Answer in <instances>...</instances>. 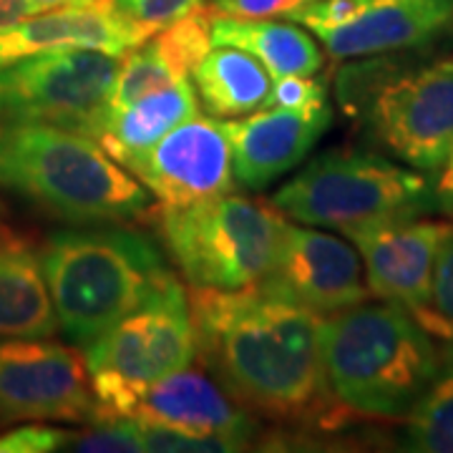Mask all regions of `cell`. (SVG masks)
Segmentation results:
<instances>
[{
  "instance_id": "1",
  "label": "cell",
  "mask_w": 453,
  "mask_h": 453,
  "mask_svg": "<svg viewBox=\"0 0 453 453\" xmlns=\"http://www.w3.org/2000/svg\"><path fill=\"white\" fill-rule=\"evenodd\" d=\"M196 356L242 405L280 421H312L327 403L323 318L255 288L189 295Z\"/></svg>"
},
{
  "instance_id": "2",
  "label": "cell",
  "mask_w": 453,
  "mask_h": 453,
  "mask_svg": "<svg viewBox=\"0 0 453 453\" xmlns=\"http://www.w3.org/2000/svg\"><path fill=\"white\" fill-rule=\"evenodd\" d=\"M325 386L342 411L405 421L441 368V350L418 318L388 300L357 303L323 318Z\"/></svg>"
},
{
  "instance_id": "3",
  "label": "cell",
  "mask_w": 453,
  "mask_h": 453,
  "mask_svg": "<svg viewBox=\"0 0 453 453\" xmlns=\"http://www.w3.org/2000/svg\"><path fill=\"white\" fill-rule=\"evenodd\" d=\"M0 187L71 225L151 210V192L96 139L49 124H0Z\"/></svg>"
},
{
  "instance_id": "4",
  "label": "cell",
  "mask_w": 453,
  "mask_h": 453,
  "mask_svg": "<svg viewBox=\"0 0 453 453\" xmlns=\"http://www.w3.org/2000/svg\"><path fill=\"white\" fill-rule=\"evenodd\" d=\"M38 255L58 327L76 348H86L174 277L162 250L127 226L61 229Z\"/></svg>"
},
{
  "instance_id": "5",
  "label": "cell",
  "mask_w": 453,
  "mask_h": 453,
  "mask_svg": "<svg viewBox=\"0 0 453 453\" xmlns=\"http://www.w3.org/2000/svg\"><path fill=\"white\" fill-rule=\"evenodd\" d=\"M335 96L378 149L426 174L453 151V61L365 56L340 68Z\"/></svg>"
},
{
  "instance_id": "6",
  "label": "cell",
  "mask_w": 453,
  "mask_h": 453,
  "mask_svg": "<svg viewBox=\"0 0 453 453\" xmlns=\"http://www.w3.org/2000/svg\"><path fill=\"white\" fill-rule=\"evenodd\" d=\"M270 202L295 222L342 234L453 210L431 174L365 149H330L315 157Z\"/></svg>"
},
{
  "instance_id": "7",
  "label": "cell",
  "mask_w": 453,
  "mask_h": 453,
  "mask_svg": "<svg viewBox=\"0 0 453 453\" xmlns=\"http://www.w3.org/2000/svg\"><path fill=\"white\" fill-rule=\"evenodd\" d=\"M164 247L192 288L244 290L267 275L285 214L242 195L151 210Z\"/></svg>"
},
{
  "instance_id": "8",
  "label": "cell",
  "mask_w": 453,
  "mask_h": 453,
  "mask_svg": "<svg viewBox=\"0 0 453 453\" xmlns=\"http://www.w3.org/2000/svg\"><path fill=\"white\" fill-rule=\"evenodd\" d=\"M81 350L96 418L127 416L139 390L195 363L196 327L189 295L172 277Z\"/></svg>"
},
{
  "instance_id": "9",
  "label": "cell",
  "mask_w": 453,
  "mask_h": 453,
  "mask_svg": "<svg viewBox=\"0 0 453 453\" xmlns=\"http://www.w3.org/2000/svg\"><path fill=\"white\" fill-rule=\"evenodd\" d=\"M119 58L50 49L0 68V124H49L96 139L111 109Z\"/></svg>"
},
{
  "instance_id": "10",
  "label": "cell",
  "mask_w": 453,
  "mask_h": 453,
  "mask_svg": "<svg viewBox=\"0 0 453 453\" xmlns=\"http://www.w3.org/2000/svg\"><path fill=\"white\" fill-rule=\"evenodd\" d=\"M285 20L308 28L327 56L348 61L436 41L453 26V0H315Z\"/></svg>"
},
{
  "instance_id": "11",
  "label": "cell",
  "mask_w": 453,
  "mask_h": 453,
  "mask_svg": "<svg viewBox=\"0 0 453 453\" xmlns=\"http://www.w3.org/2000/svg\"><path fill=\"white\" fill-rule=\"evenodd\" d=\"M96 418V398L79 350L46 338L0 340V428Z\"/></svg>"
},
{
  "instance_id": "12",
  "label": "cell",
  "mask_w": 453,
  "mask_h": 453,
  "mask_svg": "<svg viewBox=\"0 0 453 453\" xmlns=\"http://www.w3.org/2000/svg\"><path fill=\"white\" fill-rule=\"evenodd\" d=\"M257 288L320 318L371 297L356 244L320 232V226L290 222L282 225L275 259Z\"/></svg>"
},
{
  "instance_id": "13",
  "label": "cell",
  "mask_w": 453,
  "mask_h": 453,
  "mask_svg": "<svg viewBox=\"0 0 453 453\" xmlns=\"http://www.w3.org/2000/svg\"><path fill=\"white\" fill-rule=\"evenodd\" d=\"M124 164L162 204H195L226 195L234 187L232 149L214 116L195 113L154 146L127 154Z\"/></svg>"
},
{
  "instance_id": "14",
  "label": "cell",
  "mask_w": 453,
  "mask_h": 453,
  "mask_svg": "<svg viewBox=\"0 0 453 453\" xmlns=\"http://www.w3.org/2000/svg\"><path fill=\"white\" fill-rule=\"evenodd\" d=\"M451 225L401 219L345 232L356 244L372 297L403 305L416 318L431 305V282L438 250Z\"/></svg>"
},
{
  "instance_id": "15",
  "label": "cell",
  "mask_w": 453,
  "mask_h": 453,
  "mask_svg": "<svg viewBox=\"0 0 453 453\" xmlns=\"http://www.w3.org/2000/svg\"><path fill=\"white\" fill-rule=\"evenodd\" d=\"M333 121L330 106L320 109H280L267 106L242 116L225 119L222 129L232 149L234 181L244 189H265L292 172L318 144Z\"/></svg>"
},
{
  "instance_id": "16",
  "label": "cell",
  "mask_w": 453,
  "mask_h": 453,
  "mask_svg": "<svg viewBox=\"0 0 453 453\" xmlns=\"http://www.w3.org/2000/svg\"><path fill=\"white\" fill-rule=\"evenodd\" d=\"M127 416L169 426L195 436H222L252 446L255 418L225 386L192 365L142 388L131 398Z\"/></svg>"
},
{
  "instance_id": "17",
  "label": "cell",
  "mask_w": 453,
  "mask_h": 453,
  "mask_svg": "<svg viewBox=\"0 0 453 453\" xmlns=\"http://www.w3.org/2000/svg\"><path fill=\"white\" fill-rule=\"evenodd\" d=\"M154 28L127 18L113 3L88 8H56L0 28V68L50 49H91L127 56L154 35Z\"/></svg>"
},
{
  "instance_id": "18",
  "label": "cell",
  "mask_w": 453,
  "mask_h": 453,
  "mask_svg": "<svg viewBox=\"0 0 453 453\" xmlns=\"http://www.w3.org/2000/svg\"><path fill=\"white\" fill-rule=\"evenodd\" d=\"M58 330L41 255L0 232V338H50Z\"/></svg>"
},
{
  "instance_id": "19",
  "label": "cell",
  "mask_w": 453,
  "mask_h": 453,
  "mask_svg": "<svg viewBox=\"0 0 453 453\" xmlns=\"http://www.w3.org/2000/svg\"><path fill=\"white\" fill-rule=\"evenodd\" d=\"M211 46H232L265 65L273 79L315 76L325 64V53L297 23L267 18H234L214 13Z\"/></svg>"
},
{
  "instance_id": "20",
  "label": "cell",
  "mask_w": 453,
  "mask_h": 453,
  "mask_svg": "<svg viewBox=\"0 0 453 453\" xmlns=\"http://www.w3.org/2000/svg\"><path fill=\"white\" fill-rule=\"evenodd\" d=\"M195 113H199V101L189 79L172 83L166 88L139 96L121 109H109L98 144L119 162L127 154L154 146L164 134L184 124Z\"/></svg>"
},
{
  "instance_id": "21",
  "label": "cell",
  "mask_w": 453,
  "mask_h": 453,
  "mask_svg": "<svg viewBox=\"0 0 453 453\" xmlns=\"http://www.w3.org/2000/svg\"><path fill=\"white\" fill-rule=\"evenodd\" d=\"M192 76L202 106L222 121L265 109L273 88V76L265 65L232 46H211Z\"/></svg>"
},
{
  "instance_id": "22",
  "label": "cell",
  "mask_w": 453,
  "mask_h": 453,
  "mask_svg": "<svg viewBox=\"0 0 453 453\" xmlns=\"http://www.w3.org/2000/svg\"><path fill=\"white\" fill-rule=\"evenodd\" d=\"M403 449L416 453H453V342L441 350L436 378L405 416Z\"/></svg>"
},
{
  "instance_id": "23",
  "label": "cell",
  "mask_w": 453,
  "mask_h": 453,
  "mask_svg": "<svg viewBox=\"0 0 453 453\" xmlns=\"http://www.w3.org/2000/svg\"><path fill=\"white\" fill-rule=\"evenodd\" d=\"M179 81H187V79L177 73V68L164 58L149 38L142 46L129 50L127 56H121L119 73L113 81L111 109H121L139 96H146L151 91H159Z\"/></svg>"
},
{
  "instance_id": "24",
  "label": "cell",
  "mask_w": 453,
  "mask_h": 453,
  "mask_svg": "<svg viewBox=\"0 0 453 453\" xmlns=\"http://www.w3.org/2000/svg\"><path fill=\"white\" fill-rule=\"evenodd\" d=\"M211 20L214 11L199 5L151 35V43L184 79L192 76L196 64L211 50Z\"/></svg>"
},
{
  "instance_id": "25",
  "label": "cell",
  "mask_w": 453,
  "mask_h": 453,
  "mask_svg": "<svg viewBox=\"0 0 453 453\" xmlns=\"http://www.w3.org/2000/svg\"><path fill=\"white\" fill-rule=\"evenodd\" d=\"M68 451L83 453H142L146 451L142 423L131 416L94 418L81 434H73Z\"/></svg>"
},
{
  "instance_id": "26",
  "label": "cell",
  "mask_w": 453,
  "mask_h": 453,
  "mask_svg": "<svg viewBox=\"0 0 453 453\" xmlns=\"http://www.w3.org/2000/svg\"><path fill=\"white\" fill-rule=\"evenodd\" d=\"M418 323L431 335L453 342V225L449 226L438 250L431 282V305L418 315Z\"/></svg>"
},
{
  "instance_id": "27",
  "label": "cell",
  "mask_w": 453,
  "mask_h": 453,
  "mask_svg": "<svg viewBox=\"0 0 453 453\" xmlns=\"http://www.w3.org/2000/svg\"><path fill=\"white\" fill-rule=\"evenodd\" d=\"M139 421V418H136ZM142 423L146 451L151 453H229L244 451L237 441H229L222 436H195L187 431H177L169 426H157V423Z\"/></svg>"
},
{
  "instance_id": "28",
  "label": "cell",
  "mask_w": 453,
  "mask_h": 453,
  "mask_svg": "<svg viewBox=\"0 0 453 453\" xmlns=\"http://www.w3.org/2000/svg\"><path fill=\"white\" fill-rule=\"evenodd\" d=\"M73 438V431H65L58 426H41L28 423L8 431L0 436V453H50L68 451V443Z\"/></svg>"
},
{
  "instance_id": "29",
  "label": "cell",
  "mask_w": 453,
  "mask_h": 453,
  "mask_svg": "<svg viewBox=\"0 0 453 453\" xmlns=\"http://www.w3.org/2000/svg\"><path fill=\"white\" fill-rule=\"evenodd\" d=\"M267 106L320 109V106H327V86L318 79H312V76H282V79L273 81Z\"/></svg>"
},
{
  "instance_id": "30",
  "label": "cell",
  "mask_w": 453,
  "mask_h": 453,
  "mask_svg": "<svg viewBox=\"0 0 453 453\" xmlns=\"http://www.w3.org/2000/svg\"><path fill=\"white\" fill-rule=\"evenodd\" d=\"M113 5L131 20L159 31L172 20L199 8L202 0H113Z\"/></svg>"
},
{
  "instance_id": "31",
  "label": "cell",
  "mask_w": 453,
  "mask_h": 453,
  "mask_svg": "<svg viewBox=\"0 0 453 453\" xmlns=\"http://www.w3.org/2000/svg\"><path fill=\"white\" fill-rule=\"evenodd\" d=\"M315 0H211V11L234 18H285Z\"/></svg>"
},
{
  "instance_id": "32",
  "label": "cell",
  "mask_w": 453,
  "mask_h": 453,
  "mask_svg": "<svg viewBox=\"0 0 453 453\" xmlns=\"http://www.w3.org/2000/svg\"><path fill=\"white\" fill-rule=\"evenodd\" d=\"M31 16H35V8L28 0H0V28L16 26Z\"/></svg>"
},
{
  "instance_id": "33",
  "label": "cell",
  "mask_w": 453,
  "mask_h": 453,
  "mask_svg": "<svg viewBox=\"0 0 453 453\" xmlns=\"http://www.w3.org/2000/svg\"><path fill=\"white\" fill-rule=\"evenodd\" d=\"M35 13H43V11H56V8H88V5H106L113 0H28Z\"/></svg>"
},
{
  "instance_id": "34",
  "label": "cell",
  "mask_w": 453,
  "mask_h": 453,
  "mask_svg": "<svg viewBox=\"0 0 453 453\" xmlns=\"http://www.w3.org/2000/svg\"><path fill=\"white\" fill-rule=\"evenodd\" d=\"M438 189L449 196V202H451L453 207V151L451 157L446 159V164H443V169L438 172Z\"/></svg>"
}]
</instances>
